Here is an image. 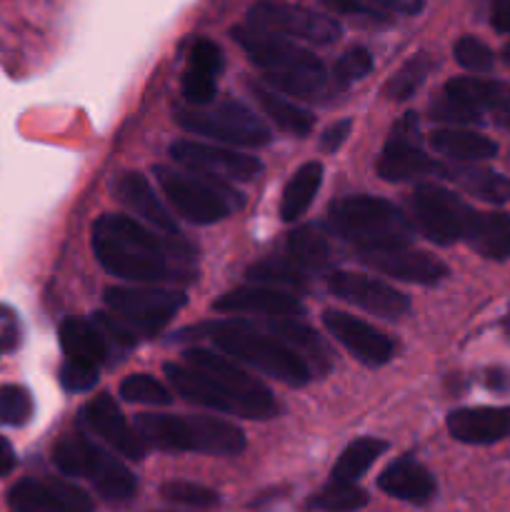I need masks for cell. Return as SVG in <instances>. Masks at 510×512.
<instances>
[{"instance_id": "cell-44", "label": "cell", "mask_w": 510, "mask_h": 512, "mask_svg": "<svg viewBox=\"0 0 510 512\" xmlns=\"http://www.w3.org/2000/svg\"><path fill=\"white\" fill-rule=\"evenodd\" d=\"M215 78L218 75L208 73L188 65L183 73V95L190 105H210L215 98Z\"/></svg>"}, {"instance_id": "cell-39", "label": "cell", "mask_w": 510, "mask_h": 512, "mask_svg": "<svg viewBox=\"0 0 510 512\" xmlns=\"http://www.w3.org/2000/svg\"><path fill=\"white\" fill-rule=\"evenodd\" d=\"M160 495H163L168 503L185 505V508L208 510L220 503V495L215 493L213 488H205V485H198V483H183V480L165 483L163 488H160Z\"/></svg>"}, {"instance_id": "cell-50", "label": "cell", "mask_w": 510, "mask_h": 512, "mask_svg": "<svg viewBox=\"0 0 510 512\" xmlns=\"http://www.w3.org/2000/svg\"><path fill=\"white\" fill-rule=\"evenodd\" d=\"M490 23L498 33H510V0H493L490 3Z\"/></svg>"}, {"instance_id": "cell-17", "label": "cell", "mask_w": 510, "mask_h": 512, "mask_svg": "<svg viewBox=\"0 0 510 512\" xmlns=\"http://www.w3.org/2000/svg\"><path fill=\"white\" fill-rule=\"evenodd\" d=\"M8 503L15 512H93L90 495L65 480H20L10 488Z\"/></svg>"}, {"instance_id": "cell-53", "label": "cell", "mask_w": 510, "mask_h": 512, "mask_svg": "<svg viewBox=\"0 0 510 512\" xmlns=\"http://www.w3.org/2000/svg\"><path fill=\"white\" fill-rule=\"evenodd\" d=\"M485 383L493 390H508L510 388V373L508 370H488L485 375Z\"/></svg>"}, {"instance_id": "cell-33", "label": "cell", "mask_w": 510, "mask_h": 512, "mask_svg": "<svg viewBox=\"0 0 510 512\" xmlns=\"http://www.w3.org/2000/svg\"><path fill=\"white\" fill-rule=\"evenodd\" d=\"M268 328L275 338L283 340V343L288 345L290 350H295L303 360L305 355H308V358H315V363L328 365V350H325V345L320 343V338L308 328V325L295 323L288 315V318H273L268 323ZM305 363H308V360H305Z\"/></svg>"}, {"instance_id": "cell-25", "label": "cell", "mask_w": 510, "mask_h": 512, "mask_svg": "<svg viewBox=\"0 0 510 512\" xmlns=\"http://www.w3.org/2000/svg\"><path fill=\"white\" fill-rule=\"evenodd\" d=\"M435 173L443 175L450 183L460 185L465 193L475 195L480 200H488V203L503 205L510 203V178L508 175H500L495 170L480 168L475 163H460V165H438Z\"/></svg>"}, {"instance_id": "cell-54", "label": "cell", "mask_w": 510, "mask_h": 512, "mask_svg": "<svg viewBox=\"0 0 510 512\" xmlns=\"http://www.w3.org/2000/svg\"><path fill=\"white\" fill-rule=\"evenodd\" d=\"M503 58H505V63H508V65H510V43H508V45H505V50H503Z\"/></svg>"}, {"instance_id": "cell-12", "label": "cell", "mask_w": 510, "mask_h": 512, "mask_svg": "<svg viewBox=\"0 0 510 512\" xmlns=\"http://www.w3.org/2000/svg\"><path fill=\"white\" fill-rule=\"evenodd\" d=\"M233 40L248 53V58L265 73H298V70H323V63L308 48L270 30L245 23L233 28Z\"/></svg>"}, {"instance_id": "cell-8", "label": "cell", "mask_w": 510, "mask_h": 512, "mask_svg": "<svg viewBox=\"0 0 510 512\" xmlns=\"http://www.w3.org/2000/svg\"><path fill=\"white\" fill-rule=\"evenodd\" d=\"M175 120L183 130L205 138L223 140L230 145H255L270 143V130L258 115L245 108L238 100H223L218 105H190V108H178Z\"/></svg>"}, {"instance_id": "cell-4", "label": "cell", "mask_w": 510, "mask_h": 512, "mask_svg": "<svg viewBox=\"0 0 510 512\" xmlns=\"http://www.w3.org/2000/svg\"><path fill=\"white\" fill-rule=\"evenodd\" d=\"M330 225L360 250L408 248L415 235L403 210L370 195H350L333 203Z\"/></svg>"}, {"instance_id": "cell-55", "label": "cell", "mask_w": 510, "mask_h": 512, "mask_svg": "<svg viewBox=\"0 0 510 512\" xmlns=\"http://www.w3.org/2000/svg\"><path fill=\"white\" fill-rule=\"evenodd\" d=\"M508 330H510V315H508Z\"/></svg>"}, {"instance_id": "cell-48", "label": "cell", "mask_w": 510, "mask_h": 512, "mask_svg": "<svg viewBox=\"0 0 510 512\" xmlns=\"http://www.w3.org/2000/svg\"><path fill=\"white\" fill-rule=\"evenodd\" d=\"M350 130H353V120L343 118L338 123H333L330 128H325V133L320 135V150L323 153H335V150L343 148V143L348 140Z\"/></svg>"}, {"instance_id": "cell-37", "label": "cell", "mask_w": 510, "mask_h": 512, "mask_svg": "<svg viewBox=\"0 0 510 512\" xmlns=\"http://www.w3.org/2000/svg\"><path fill=\"white\" fill-rule=\"evenodd\" d=\"M430 68H433V63H430L428 55H413V58L385 83V95H388L390 100H408L410 95H415V90L425 83Z\"/></svg>"}, {"instance_id": "cell-3", "label": "cell", "mask_w": 510, "mask_h": 512, "mask_svg": "<svg viewBox=\"0 0 510 512\" xmlns=\"http://www.w3.org/2000/svg\"><path fill=\"white\" fill-rule=\"evenodd\" d=\"M208 338L230 358L240 360V363L250 365V368L260 370V373L270 375L285 385L300 388L313 378V368L295 350H290L275 335H265L253 323H245V320L213 323L208 325Z\"/></svg>"}, {"instance_id": "cell-15", "label": "cell", "mask_w": 510, "mask_h": 512, "mask_svg": "<svg viewBox=\"0 0 510 512\" xmlns=\"http://www.w3.org/2000/svg\"><path fill=\"white\" fill-rule=\"evenodd\" d=\"M328 288L335 298L358 305V308L368 310V313L373 315H380V318H403L410 310L408 295L390 288L383 280L370 278V275L335 273L330 275Z\"/></svg>"}, {"instance_id": "cell-38", "label": "cell", "mask_w": 510, "mask_h": 512, "mask_svg": "<svg viewBox=\"0 0 510 512\" xmlns=\"http://www.w3.org/2000/svg\"><path fill=\"white\" fill-rule=\"evenodd\" d=\"M120 398L125 403H135V405H170L173 403V395L170 390L165 388L163 383H158L150 375H130L120 383Z\"/></svg>"}, {"instance_id": "cell-14", "label": "cell", "mask_w": 510, "mask_h": 512, "mask_svg": "<svg viewBox=\"0 0 510 512\" xmlns=\"http://www.w3.org/2000/svg\"><path fill=\"white\" fill-rule=\"evenodd\" d=\"M170 155L183 168L220 180H250L263 170V163L255 155L218 148V145L195 143V140H175L170 145Z\"/></svg>"}, {"instance_id": "cell-32", "label": "cell", "mask_w": 510, "mask_h": 512, "mask_svg": "<svg viewBox=\"0 0 510 512\" xmlns=\"http://www.w3.org/2000/svg\"><path fill=\"white\" fill-rule=\"evenodd\" d=\"M253 90L258 103L263 105V110L268 113V118L273 120L280 130L300 135V138H303V135H310V130H313L315 125V118L308 113V110L298 108V105H293L290 100L280 98L275 90H265L260 88V85H255Z\"/></svg>"}, {"instance_id": "cell-29", "label": "cell", "mask_w": 510, "mask_h": 512, "mask_svg": "<svg viewBox=\"0 0 510 512\" xmlns=\"http://www.w3.org/2000/svg\"><path fill=\"white\" fill-rule=\"evenodd\" d=\"M60 345H63V353L68 355V360H75V363L98 368L108 360L105 333L95 328L93 323H85V320H63L60 323Z\"/></svg>"}, {"instance_id": "cell-31", "label": "cell", "mask_w": 510, "mask_h": 512, "mask_svg": "<svg viewBox=\"0 0 510 512\" xmlns=\"http://www.w3.org/2000/svg\"><path fill=\"white\" fill-rule=\"evenodd\" d=\"M388 450V443L378 438H360L355 443H350L348 448L340 453L338 463L333 465V473L330 480H340V483H358L365 473L370 470V465L380 458V455Z\"/></svg>"}, {"instance_id": "cell-5", "label": "cell", "mask_w": 510, "mask_h": 512, "mask_svg": "<svg viewBox=\"0 0 510 512\" xmlns=\"http://www.w3.org/2000/svg\"><path fill=\"white\" fill-rule=\"evenodd\" d=\"M53 463L63 475L90 480L110 503H125L138 490L135 475L83 433L63 435L53 448Z\"/></svg>"}, {"instance_id": "cell-36", "label": "cell", "mask_w": 510, "mask_h": 512, "mask_svg": "<svg viewBox=\"0 0 510 512\" xmlns=\"http://www.w3.org/2000/svg\"><path fill=\"white\" fill-rule=\"evenodd\" d=\"M265 83L273 90L298 98H320L325 93V70H298V73H268Z\"/></svg>"}, {"instance_id": "cell-9", "label": "cell", "mask_w": 510, "mask_h": 512, "mask_svg": "<svg viewBox=\"0 0 510 512\" xmlns=\"http://www.w3.org/2000/svg\"><path fill=\"white\" fill-rule=\"evenodd\" d=\"M103 300L135 340L158 335L188 303L183 290L168 288H108Z\"/></svg>"}, {"instance_id": "cell-27", "label": "cell", "mask_w": 510, "mask_h": 512, "mask_svg": "<svg viewBox=\"0 0 510 512\" xmlns=\"http://www.w3.org/2000/svg\"><path fill=\"white\" fill-rule=\"evenodd\" d=\"M465 243L488 260L510 258V215L475 210L463 235Z\"/></svg>"}, {"instance_id": "cell-20", "label": "cell", "mask_w": 510, "mask_h": 512, "mask_svg": "<svg viewBox=\"0 0 510 512\" xmlns=\"http://www.w3.org/2000/svg\"><path fill=\"white\" fill-rule=\"evenodd\" d=\"M448 433L465 445H493L510 438V408H460L448 415Z\"/></svg>"}, {"instance_id": "cell-43", "label": "cell", "mask_w": 510, "mask_h": 512, "mask_svg": "<svg viewBox=\"0 0 510 512\" xmlns=\"http://www.w3.org/2000/svg\"><path fill=\"white\" fill-rule=\"evenodd\" d=\"M373 70V55L365 48H353L335 63L333 80L340 88H348L355 80H363Z\"/></svg>"}, {"instance_id": "cell-19", "label": "cell", "mask_w": 510, "mask_h": 512, "mask_svg": "<svg viewBox=\"0 0 510 512\" xmlns=\"http://www.w3.org/2000/svg\"><path fill=\"white\" fill-rule=\"evenodd\" d=\"M360 260L368 268L390 275V278L405 280V283L438 285L440 280L448 278V268H445L443 260L423 253V250H360Z\"/></svg>"}, {"instance_id": "cell-22", "label": "cell", "mask_w": 510, "mask_h": 512, "mask_svg": "<svg viewBox=\"0 0 510 512\" xmlns=\"http://www.w3.org/2000/svg\"><path fill=\"white\" fill-rule=\"evenodd\" d=\"M445 95L478 113H490L503 130H510V85L500 80L453 78L445 85Z\"/></svg>"}, {"instance_id": "cell-42", "label": "cell", "mask_w": 510, "mask_h": 512, "mask_svg": "<svg viewBox=\"0 0 510 512\" xmlns=\"http://www.w3.org/2000/svg\"><path fill=\"white\" fill-rule=\"evenodd\" d=\"M453 55L465 70H470V73H488L495 63L493 50H490L483 40L473 38V35H463V38L455 43Z\"/></svg>"}, {"instance_id": "cell-21", "label": "cell", "mask_w": 510, "mask_h": 512, "mask_svg": "<svg viewBox=\"0 0 510 512\" xmlns=\"http://www.w3.org/2000/svg\"><path fill=\"white\" fill-rule=\"evenodd\" d=\"M378 488L390 498L403 500V503L425 505L433 500L438 483L423 463H418L410 455H403L378 475Z\"/></svg>"}, {"instance_id": "cell-24", "label": "cell", "mask_w": 510, "mask_h": 512, "mask_svg": "<svg viewBox=\"0 0 510 512\" xmlns=\"http://www.w3.org/2000/svg\"><path fill=\"white\" fill-rule=\"evenodd\" d=\"M115 195H118V200L130 210V213L148 220L153 228L163 230L165 235H178L173 218H170L168 210L163 208V203L155 198L153 188H150V183L145 180V175L125 173L123 178L118 180V185H115Z\"/></svg>"}, {"instance_id": "cell-34", "label": "cell", "mask_w": 510, "mask_h": 512, "mask_svg": "<svg viewBox=\"0 0 510 512\" xmlns=\"http://www.w3.org/2000/svg\"><path fill=\"white\" fill-rule=\"evenodd\" d=\"M288 250L300 265L305 268H328L330 263V245L325 240V235L320 230H315L313 225H303V228H295L288 238Z\"/></svg>"}, {"instance_id": "cell-49", "label": "cell", "mask_w": 510, "mask_h": 512, "mask_svg": "<svg viewBox=\"0 0 510 512\" xmlns=\"http://www.w3.org/2000/svg\"><path fill=\"white\" fill-rule=\"evenodd\" d=\"M330 8H335L338 13H348V15H368V18H383L380 8H375L373 3L368 0H325Z\"/></svg>"}, {"instance_id": "cell-28", "label": "cell", "mask_w": 510, "mask_h": 512, "mask_svg": "<svg viewBox=\"0 0 510 512\" xmlns=\"http://www.w3.org/2000/svg\"><path fill=\"white\" fill-rule=\"evenodd\" d=\"M430 148L435 153L445 155L458 163H478V160H490L498 155V145L488 135L473 133L463 128H440L430 133Z\"/></svg>"}, {"instance_id": "cell-16", "label": "cell", "mask_w": 510, "mask_h": 512, "mask_svg": "<svg viewBox=\"0 0 510 512\" xmlns=\"http://www.w3.org/2000/svg\"><path fill=\"white\" fill-rule=\"evenodd\" d=\"M80 423L125 458L143 460L148 455V443L125 420V415L120 413V408L113 403L110 395H98L90 403H85L83 410H80Z\"/></svg>"}, {"instance_id": "cell-47", "label": "cell", "mask_w": 510, "mask_h": 512, "mask_svg": "<svg viewBox=\"0 0 510 512\" xmlns=\"http://www.w3.org/2000/svg\"><path fill=\"white\" fill-rule=\"evenodd\" d=\"M188 65L208 70V73L213 75H220V70H223V55H220V48L213 40H195L188 55Z\"/></svg>"}, {"instance_id": "cell-51", "label": "cell", "mask_w": 510, "mask_h": 512, "mask_svg": "<svg viewBox=\"0 0 510 512\" xmlns=\"http://www.w3.org/2000/svg\"><path fill=\"white\" fill-rule=\"evenodd\" d=\"M368 3H373L375 8L398 10V13H405V15H413L423 8V0H368Z\"/></svg>"}, {"instance_id": "cell-10", "label": "cell", "mask_w": 510, "mask_h": 512, "mask_svg": "<svg viewBox=\"0 0 510 512\" xmlns=\"http://www.w3.org/2000/svg\"><path fill=\"white\" fill-rule=\"evenodd\" d=\"M410 203L423 235L438 245H453L463 240L465 228L475 213L460 195L433 183L418 185Z\"/></svg>"}, {"instance_id": "cell-40", "label": "cell", "mask_w": 510, "mask_h": 512, "mask_svg": "<svg viewBox=\"0 0 510 512\" xmlns=\"http://www.w3.org/2000/svg\"><path fill=\"white\" fill-rule=\"evenodd\" d=\"M33 415V398L20 385H3L0 388V423L3 425H25Z\"/></svg>"}, {"instance_id": "cell-6", "label": "cell", "mask_w": 510, "mask_h": 512, "mask_svg": "<svg viewBox=\"0 0 510 512\" xmlns=\"http://www.w3.org/2000/svg\"><path fill=\"white\" fill-rule=\"evenodd\" d=\"M155 180L168 195L173 208L195 225L218 223L243 205L238 190L225 185L220 178H210L203 173L195 175L168 168V165H155Z\"/></svg>"}, {"instance_id": "cell-18", "label": "cell", "mask_w": 510, "mask_h": 512, "mask_svg": "<svg viewBox=\"0 0 510 512\" xmlns=\"http://www.w3.org/2000/svg\"><path fill=\"white\" fill-rule=\"evenodd\" d=\"M323 323L328 333L368 368H380L393 358V340L365 320L340 310H325Z\"/></svg>"}, {"instance_id": "cell-35", "label": "cell", "mask_w": 510, "mask_h": 512, "mask_svg": "<svg viewBox=\"0 0 510 512\" xmlns=\"http://www.w3.org/2000/svg\"><path fill=\"white\" fill-rule=\"evenodd\" d=\"M365 505H368V493L355 483H340V480H328V485L308 500L310 510L323 512H355Z\"/></svg>"}, {"instance_id": "cell-52", "label": "cell", "mask_w": 510, "mask_h": 512, "mask_svg": "<svg viewBox=\"0 0 510 512\" xmlns=\"http://www.w3.org/2000/svg\"><path fill=\"white\" fill-rule=\"evenodd\" d=\"M15 468V453L5 438H0V475H8Z\"/></svg>"}, {"instance_id": "cell-7", "label": "cell", "mask_w": 510, "mask_h": 512, "mask_svg": "<svg viewBox=\"0 0 510 512\" xmlns=\"http://www.w3.org/2000/svg\"><path fill=\"white\" fill-rule=\"evenodd\" d=\"M185 363L203 370V373L218 385L220 393H223L225 398H228V403L233 405L235 415L248 420L273 418V393H270L260 380H255L253 375H248L245 370H240L238 365L230 363L225 355H218L213 353V350L205 348H190L185 350Z\"/></svg>"}, {"instance_id": "cell-30", "label": "cell", "mask_w": 510, "mask_h": 512, "mask_svg": "<svg viewBox=\"0 0 510 512\" xmlns=\"http://www.w3.org/2000/svg\"><path fill=\"white\" fill-rule=\"evenodd\" d=\"M320 183H323V165L315 163V160L295 170V175L288 180V185H285L283 190L280 218H283L285 223H295L298 218H303L305 210H308L310 203L315 200V193L320 190Z\"/></svg>"}, {"instance_id": "cell-13", "label": "cell", "mask_w": 510, "mask_h": 512, "mask_svg": "<svg viewBox=\"0 0 510 512\" xmlns=\"http://www.w3.org/2000/svg\"><path fill=\"white\" fill-rule=\"evenodd\" d=\"M435 170H438V163L420 148L418 115L405 113V118L395 125L385 143L378 160V175L388 183H403V180H413Z\"/></svg>"}, {"instance_id": "cell-56", "label": "cell", "mask_w": 510, "mask_h": 512, "mask_svg": "<svg viewBox=\"0 0 510 512\" xmlns=\"http://www.w3.org/2000/svg\"><path fill=\"white\" fill-rule=\"evenodd\" d=\"M508 163H510V155H508Z\"/></svg>"}, {"instance_id": "cell-11", "label": "cell", "mask_w": 510, "mask_h": 512, "mask_svg": "<svg viewBox=\"0 0 510 512\" xmlns=\"http://www.w3.org/2000/svg\"><path fill=\"white\" fill-rule=\"evenodd\" d=\"M248 23L270 33L285 35L290 40H305L315 45H330L340 38V25L330 15L300 8L290 3L263 0L253 5L248 13Z\"/></svg>"}, {"instance_id": "cell-45", "label": "cell", "mask_w": 510, "mask_h": 512, "mask_svg": "<svg viewBox=\"0 0 510 512\" xmlns=\"http://www.w3.org/2000/svg\"><path fill=\"white\" fill-rule=\"evenodd\" d=\"M60 385L70 393H85V390L93 388L98 383V368L93 365H83L75 363V360H65L60 365Z\"/></svg>"}, {"instance_id": "cell-41", "label": "cell", "mask_w": 510, "mask_h": 512, "mask_svg": "<svg viewBox=\"0 0 510 512\" xmlns=\"http://www.w3.org/2000/svg\"><path fill=\"white\" fill-rule=\"evenodd\" d=\"M248 278L255 280V283H278L295 290L308 288L305 275L300 273L298 268H293V265L283 263V260H265V263L253 265V268L248 270Z\"/></svg>"}, {"instance_id": "cell-46", "label": "cell", "mask_w": 510, "mask_h": 512, "mask_svg": "<svg viewBox=\"0 0 510 512\" xmlns=\"http://www.w3.org/2000/svg\"><path fill=\"white\" fill-rule=\"evenodd\" d=\"M433 118L438 120H445V123H483V118H480L478 110L468 108V105L458 103V100L448 98V95L443 93V100H438V103H433Z\"/></svg>"}, {"instance_id": "cell-26", "label": "cell", "mask_w": 510, "mask_h": 512, "mask_svg": "<svg viewBox=\"0 0 510 512\" xmlns=\"http://www.w3.org/2000/svg\"><path fill=\"white\" fill-rule=\"evenodd\" d=\"M163 373L168 375L175 393L188 400V403H195L208 410H218V413H233V405L228 403V398L220 393L218 385L203 370L193 368L190 363H165Z\"/></svg>"}, {"instance_id": "cell-23", "label": "cell", "mask_w": 510, "mask_h": 512, "mask_svg": "<svg viewBox=\"0 0 510 512\" xmlns=\"http://www.w3.org/2000/svg\"><path fill=\"white\" fill-rule=\"evenodd\" d=\"M213 308L218 313H263L270 315V318H288V315L303 313L295 295H288L275 288H255V285L228 290V293L215 300Z\"/></svg>"}, {"instance_id": "cell-1", "label": "cell", "mask_w": 510, "mask_h": 512, "mask_svg": "<svg viewBox=\"0 0 510 512\" xmlns=\"http://www.w3.org/2000/svg\"><path fill=\"white\" fill-rule=\"evenodd\" d=\"M93 250L108 273L135 283H160L178 278L170 255H180L175 243L140 225L128 215H103L93 225Z\"/></svg>"}, {"instance_id": "cell-2", "label": "cell", "mask_w": 510, "mask_h": 512, "mask_svg": "<svg viewBox=\"0 0 510 512\" xmlns=\"http://www.w3.org/2000/svg\"><path fill=\"white\" fill-rule=\"evenodd\" d=\"M135 430L148 448L168 453L238 455L245 450L243 430L213 415H158L145 413L135 420Z\"/></svg>"}]
</instances>
